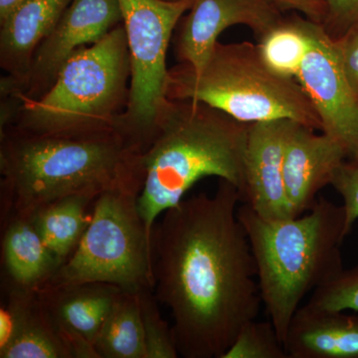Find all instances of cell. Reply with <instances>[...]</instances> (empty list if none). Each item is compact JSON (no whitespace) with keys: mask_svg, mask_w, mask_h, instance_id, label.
<instances>
[{"mask_svg":"<svg viewBox=\"0 0 358 358\" xmlns=\"http://www.w3.org/2000/svg\"><path fill=\"white\" fill-rule=\"evenodd\" d=\"M122 23L117 0H72L37 47L24 79L17 84L0 80V96L18 105L38 99L51 88L63 66L78 50L96 43Z\"/></svg>","mask_w":358,"mask_h":358,"instance_id":"9","label":"cell"},{"mask_svg":"<svg viewBox=\"0 0 358 358\" xmlns=\"http://www.w3.org/2000/svg\"><path fill=\"white\" fill-rule=\"evenodd\" d=\"M275 2L282 11H298L308 20L320 25L326 18L327 7L322 0H275Z\"/></svg>","mask_w":358,"mask_h":358,"instance_id":"28","label":"cell"},{"mask_svg":"<svg viewBox=\"0 0 358 358\" xmlns=\"http://www.w3.org/2000/svg\"><path fill=\"white\" fill-rule=\"evenodd\" d=\"M141 185L101 193L72 256L46 284L106 282L138 293L155 288L152 242L138 212Z\"/></svg>","mask_w":358,"mask_h":358,"instance_id":"7","label":"cell"},{"mask_svg":"<svg viewBox=\"0 0 358 358\" xmlns=\"http://www.w3.org/2000/svg\"><path fill=\"white\" fill-rule=\"evenodd\" d=\"M98 196L91 193L69 195L42 205L28 216L59 268L72 256L81 241L91 220L89 210L93 209Z\"/></svg>","mask_w":358,"mask_h":358,"instance_id":"18","label":"cell"},{"mask_svg":"<svg viewBox=\"0 0 358 358\" xmlns=\"http://www.w3.org/2000/svg\"><path fill=\"white\" fill-rule=\"evenodd\" d=\"M241 196L219 179L162 214L152 233L155 296L173 315L179 357L222 358L262 300L255 260L238 218Z\"/></svg>","mask_w":358,"mask_h":358,"instance_id":"1","label":"cell"},{"mask_svg":"<svg viewBox=\"0 0 358 358\" xmlns=\"http://www.w3.org/2000/svg\"><path fill=\"white\" fill-rule=\"evenodd\" d=\"M282 13L275 0H193L174 31L176 59L199 70L224 30L245 25L260 39L284 20Z\"/></svg>","mask_w":358,"mask_h":358,"instance_id":"11","label":"cell"},{"mask_svg":"<svg viewBox=\"0 0 358 358\" xmlns=\"http://www.w3.org/2000/svg\"><path fill=\"white\" fill-rule=\"evenodd\" d=\"M154 289L138 292L145 334V358H176L179 357L173 327L162 319L157 307Z\"/></svg>","mask_w":358,"mask_h":358,"instance_id":"23","label":"cell"},{"mask_svg":"<svg viewBox=\"0 0 358 358\" xmlns=\"http://www.w3.org/2000/svg\"><path fill=\"white\" fill-rule=\"evenodd\" d=\"M348 159L345 150L331 136L298 124L284 159V180L289 208L298 217L317 203V194L331 185L339 166Z\"/></svg>","mask_w":358,"mask_h":358,"instance_id":"14","label":"cell"},{"mask_svg":"<svg viewBox=\"0 0 358 358\" xmlns=\"http://www.w3.org/2000/svg\"><path fill=\"white\" fill-rule=\"evenodd\" d=\"M99 358H145L138 293L122 292L96 338Z\"/></svg>","mask_w":358,"mask_h":358,"instance_id":"19","label":"cell"},{"mask_svg":"<svg viewBox=\"0 0 358 358\" xmlns=\"http://www.w3.org/2000/svg\"><path fill=\"white\" fill-rule=\"evenodd\" d=\"M129 81L131 61L122 23L78 50L46 93L20 103L7 128L65 136L117 131V120L128 105Z\"/></svg>","mask_w":358,"mask_h":358,"instance_id":"5","label":"cell"},{"mask_svg":"<svg viewBox=\"0 0 358 358\" xmlns=\"http://www.w3.org/2000/svg\"><path fill=\"white\" fill-rule=\"evenodd\" d=\"M237 214L255 260L261 300L284 343L303 299L345 268V208L319 197L298 217L267 220L245 203Z\"/></svg>","mask_w":358,"mask_h":358,"instance_id":"4","label":"cell"},{"mask_svg":"<svg viewBox=\"0 0 358 358\" xmlns=\"http://www.w3.org/2000/svg\"><path fill=\"white\" fill-rule=\"evenodd\" d=\"M327 14L322 26L333 39H338L358 23V0H322Z\"/></svg>","mask_w":358,"mask_h":358,"instance_id":"26","label":"cell"},{"mask_svg":"<svg viewBox=\"0 0 358 358\" xmlns=\"http://www.w3.org/2000/svg\"><path fill=\"white\" fill-rule=\"evenodd\" d=\"M72 0H27L0 21V67L2 81L24 79L33 54L51 32Z\"/></svg>","mask_w":358,"mask_h":358,"instance_id":"16","label":"cell"},{"mask_svg":"<svg viewBox=\"0 0 358 358\" xmlns=\"http://www.w3.org/2000/svg\"><path fill=\"white\" fill-rule=\"evenodd\" d=\"M1 229L6 279L29 289L46 284L59 265L30 219L13 216L1 223Z\"/></svg>","mask_w":358,"mask_h":358,"instance_id":"17","label":"cell"},{"mask_svg":"<svg viewBox=\"0 0 358 358\" xmlns=\"http://www.w3.org/2000/svg\"><path fill=\"white\" fill-rule=\"evenodd\" d=\"M72 358H99L96 338L124 289L106 282L45 284L37 289Z\"/></svg>","mask_w":358,"mask_h":358,"instance_id":"13","label":"cell"},{"mask_svg":"<svg viewBox=\"0 0 358 358\" xmlns=\"http://www.w3.org/2000/svg\"><path fill=\"white\" fill-rule=\"evenodd\" d=\"M331 185L343 200L346 232L350 235L358 220V159H346L334 174Z\"/></svg>","mask_w":358,"mask_h":358,"instance_id":"25","label":"cell"},{"mask_svg":"<svg viewBox=\"0 0 358 358\" xmlns=\"http://www.w3.org/2000/svg\"><path fill=\"white\" fill-rule=\"evenodd\" d=\"M143 152L117 131L65 136L0 129L1 223L69 195L143 185Z\"/></svg>","mask_w":358,"mask_h":358,"instance_id":"2","label":"cell"},{"mask_svg":"<svg viewBox=\"0 0 358 358\" xmlns=\"http://www.w3.org/2000/svg\"><path fill=\"white\" fill-rule=\"evenodd\" d=\"M298 124L281 119L250 124L241 203L267 220L293 217L285 187L284 159Z\"/></svg>","mask_w":358,"mask_h":358,"instance_id":"12","label":"cell"},{"mask_svg":"<svg viewBox=\"0 0 358 358\" xmlns=\"http://www.w3.org/2000/svg\"><path fill=\"white\" fill-rule=\"evenodd\" d=\"M0 357L72 358L37 289L15 338Z\"/></svg>","mask_w":358,"mask_h":358,"instance_id":"21","label":"cell"},{"mask_svg":"<svg viewBox=\"0 0 358 358\" xmlns=\"http://www.w3.org/2000/svg\"><path fill=\"white\" fill-rule=\"evenodd\" d=\"M334 40L346 80L358 96V23Z\"/></svg>","mask_w":358,"mask_h":358,"instance_id":"27","label":"cell"},{"mask_svg":"<svg viewBox=\"0 0 358 358\" xmlns=\"http://www.w3.org/2000/svg\"><path fill=\"white\" fill-rule=\"evenodd\" d=\"M345 312L301 305L285 339L289 358H358V312Z\"/></svg>","mask_w":358,"mask_h":358,"instance_id":"15","label":"cell"},{"mask_svg":"<svg viewBox=\"0 0 358 358\" xmlns=\"http://www.w3.org/2000/svg\"><path fill=\"white\" fill-rule=\"evenodd\" d=\"M169 1H174V0H169Z\"/></svg>","mask_w":358,"mask_h":358,"instance_id":"30","label":"cell"},{"mask_svg":"<svg viewBox=\"0 0 358 358\" xmlns=\"http://www.w3.org/2000/svg\"><path fill=\"white\" fill-rule=\"evenodd\" d=\"M307 20L296 15L284 18L259 39L257 46L264 63L278 76L296 80L300 73L310 44Z\"/></svg>","mask_w":358,"mask_h":358,"instance_id":"20","label":"cell"},{"mask_svg":"<svg viewBox=\"0 0 358 358\" xmlns=\"http://www.w3.org/2000/svg\"><path fill=\"white\" fill-rule=\"evenodd\" d=\"M249 128L206 103L166 98L152 141L141 155L138 207L152 242L157 218L182 201L200 179L229 181L242 201Z\"/></svg>","mask_w":358,"mask_h":358,"instance_id":"3","label":"cell"},{"mask_svg":"<svg viewBox=\"0 0 358 358\" xmlns=\"http://www.w3.org/2000/svg\"><path fill=\"white\" fill-rule=\"evenodd\" d=\"M310 49L296 76L322 122V131L358 159V96L345 76L334 40L307 20Z\"/></svg>","mask_w":358,"mask_h":358,"instance_id":"10","label":"cell"},{"mask_svg":"<svg viewBox=\"0 0 358 358\" xmlns=\"http://www.w3.org/2000/svg\"><path fill=\"white\" fill-rule=\"evenodd\" d=\"M27 0H0V21L6 20L16 7Z\"/></svg>","mask_w":358,"mask_h":358,"instance_id":"29","label":"cell"},{"mask_svg":"<svg viewBox=\"0 0 358 358\" xmlns=\"http://www.w3.org/2000/svg\"><path fill=\"white\" fill-rule=\"evenodd\" d=\"M307 303L324 310L358 312V265L343 268L333 281L313 292Z\"/></svg>","mask_w":358,"mask_h":358,"instance_id":"24","label":"cell"},{"mask_svg":"<svg viewBox=\"0 0 358 358\" xmlns=\"http://www.w3.org/2000/svg\"><path fill=\"white\" fill-rule=\"evenodd\" d=\"M131 61L129 102L117 131L141 150L154 136L166 100V55L179 21L193 0H117Z\"/></svg>","mask_w":358,"mask_h":358,"instance_id":"8","label":"cell"},{"mask_svg":"<svg viewBox=\"0 0 358 358\" xmlns=\"http://www.w3.org/2000/svg\"><path fill=\"white\" fill-rule=\"evenodd\" d=\"M222 358H289V355L272 322L255 319L241 327Z\"/></svg>","mask_w":358,"mask_h":358,"instance_id":"22","label":"cell"},{"mask_svg":"<svg viewBox=\"0 0 358 358\" xmlns=\"http://www.w3.org/2000/svg\"><path fill=\"white\" fill-rule=\"evenodd\" d=\"M166 96L206 103L245 124L288 119L322 131L312 102L296 80L278 76L251 42H218L199 70L169 68Z\"/></svg>","mask_w":358,"mask_h":358,"instance_id":"6","label":"cell"}]
</instances>
